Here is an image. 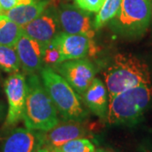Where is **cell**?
Returning <instances> with one entry per match:
<instances>
[{"label":"cell","mask_w":152,"mask_h":152,"mask_svg":"<svg viewBox=\"0 0 152 152\" xmlns=\"http://www.w3.org/2000/svg\"><path fill=\"white\" fill-rule=\"evenodd\" d=\"M152 102V83L129 88L109 98L107 122L110 125L138 124Z\"/></svg>","instance_id":"1"},{"label":"cell","mask_w":152,"mask_h":152,"mask_svg":"<svg viewBox=\"0 0 152 152\" xmlns=\"http://www.w3.org/2000/svg\"><path fill=\"white\" fill-rule=\"evenodd\" d=\"M27 92L23 121L26 128L46 132L59 124L58 110L37 74L26 78Z\"/></svg>","instance_id":"2"},{"label":"cell","mask_w":152,"mask_h":152,"mask_svg":"<svg viewBox=\"0 0 152 152\" xmlns=\"http://www.w3.org/2000/svg\"><path fill=\"white\" fill-rule=\"evenodd\" d=\"M108 97L129 88L151 83V74L146 63L135 56L118 53L104 73Z\"/></svg>","instance_id":"3"},{"label":"cell","mask_w":152,"mask_h":152,"mask_svg":"<svg viewBox=\"0 0 152 152\" xmlns=\"http://www.w3.org/2000/svg\"><path fill=\"white\" fill-rule=\"evenodd\" d=\"M43 86L54 103L58 113L66 121L82 123L88 116L82 98L58 73L48 66L40 71Z\"/></svg>","instance_id":"4"},{"label":"cell","mask_w":152,"mask_h":152,"mask_svg":"<svg viewBox=\"0 0 152 152\" xmlns=\"http://www.w3.org/2000/svg\"><path fill=\"white\" fill-rule=\"evenodd\" d=\"M151 16V0H122L118 13L108 24L115 33L134 39L146 32Z\"/></svg>","instance_id":"5"},{"label":"cell","mask_w":152,"mask_h":152,"mask_svg":"<svg viewBox=\"0 0 152 152\" xmlns=\"http://www.w3.org/2000/svg\"><path fill=\"white\" fill-rule=\"evenodd\" d=\"M57 15L61 31L81 35L93 41L96 30L91 12L84 10L75 4L64 3L57 6Z\"/></svg>","instance_id":"6"},{"label":"cell","mask_w":152,"mask_h":152,"mask_svg":"<svg viewBox=\"0 0 152 152\" xmlns=\"http://www.w3.org/2000/svg\"><path fill=\"white\" fill-rule=\"evenodd\" d=\"M4 91L8 101L5 126L14 127L24 117L27 92L26 77L20 72L10 74L4 81Z\"/></svg>","instance_id":"7"},{"label":"cell","mask_w":152,"mask_h":152,"mask_svg":"<svg viewBox=\"0 0 152 152\" xmlns=\"http://www.w3.org/2000/svg\"><path fill=\"white\" fill-rule=\"evenodd\" d=\"M51 68L58 73L81 96L96 78L94 66L84 58L66 60Z\"/></svg>","instance_id":"8"},{"label":"cell","mask_w":152,"mask_h":152,"mask_svg":"<svg viewBox=\"0 0 152 152\" xmlns=\"http://www.w3.org/2000/svg\"><path fill=\"white\" fill-rule=\"evenodd\" d=\"M23 33L35 39L42 47L46 46L61 31L57 15V6L53 2L32 21L22 26Z\"/></svg>","instance_id":"9"},{"label":"cell","mask_w":152,"mask_h":152,"mask_svg":"<svg viewBox=\"0 0 152 152\" xmlns=\"http://www.w3.org/2000/svg\"><path fill=\"white\" fill-rule=\"evenodd\" d=\"M43 147V132L15 128L4 140L0 152H36Z\"/></svg>","instance_id":"10"},{"label":"cell","mask_w":152,"mask_h":152,"mask_svg":"<svg viewBox=\"0 0 152 152\" xmlns=\"http://www.w3.org/2000/svg\"><path fill=\"white\" fill-rule=\"evenodd\" d=\"M24 72L30 75L40 72L43 67L42 47L35 39L24 33L15 46Z\"/></svg>","instance_id":"11"},{"label":"cell","mask_w":152,"mask_h":152,"mask_svg":"<svg viewBox=\"0 0 152 152\" xmlns=\"http://www.w3.org/2000/svg\"><path fill=\"white\" fill-rule=\"evenodd\" d=\"M86 134V129L80 122L64 120L52 129L43 132V147L53 151L70 140L85 138Z\"/></svg>","instance_id":"12"},{"label":"cell","mask_w":152,"mask_h":152,"mask_svg":"<svg viewBox=\"0 0 152 152\" xmlns=\"http://www.w3.org/2000/svg\"><path fill=\"white\" fill-rule=\"evenodd\" d=\"M60 49L62 62L85 58L94 51L93 41L81 35L60 31L54 38Z\"/></svg>","instance_id":"13"},{"label":"cell","mask_w":152,"mask_h":152,"mask_svg":"<svg viewBox=\"0 0 152 152\" xmlns=\"http://www.w3.org/2000/svg\"><path fill=\"white\" fill-rule=\"evenodd\" d=\"M87 108L101 119H107L108 109V92L106 85L100 79L95 78L83 96Z\"/></svg>","instance_id":"14"},{"label":"cell","mask_w":152,"mask_h":152,"mask_svg":"<svg viewBox=\"0 0 152 152\" xmlns=\"http://www.w3.org/2000/svg\"><path fill=\"white\" fill-rule=\"evenodd\" d=\"M53 2V0H37L29 4L15 6L10 10L4 12L3 15L22 26L39 16Z\"/></svg>","instance_id":"15"},{"label":"cell","mask_w":152,"mask_h":152,"mask_svg":"<svg viewBox=\"0 0 152 152\" xmlns=\"http://www.w3.org/2000/svg\"><path fill=\"white\" fill-rule=\"evenodd\" d=\"M22 34L21 26L12 21L4 15H0V44L15 48Z\"/></svg>","instance_id":"16"},{"label":"cell","mask_w":152,"mask_h":152,"mask_svg":"<svg viewBox=\"0 0 152 152\" xmlns=\"http://www.w3.org/2000/svg\"><path fill=\"white\" fill-rule=\"evenodd\" d=\"M121 3L122 0H105L103 5L94 17L93 26L96 31L103 27L113 19L119 10Z\"/></svg>","instance_id":"17"},{"label":"cell","mask_w":152,"mask_h":152,"mask_svg":"<svg viewBox=\"0 0 152 152\" xmlns=\"http://www.w3.org/2000/svg\"><path fill=\"white\" fill-rule=\"evenodd\" d=\"M20 68L15 48L0 44V69L9 74H14L19 72Z\"/></svg>","instance_id":"18"},{"label":"cell","mask_w":152,"mask_h":152,"mask_svg":"<svg viewBox=\"0 0 152 152\" xmlns=\"http://www.w3.org/2000/svg\"><path fill=\"white\" fill-rule=\"evenodd\" d=\"M96 147L88 139L80 138L67 142L52 152H96Z\"/></svg>","instance_id":"19"},{"label":"cell","mask_w":152,"mask_h":152,"mask_svg":"<svg viewBox=\"0 0 152 152\" xmlns=\"http://www.w3.org/2000/svg\"><path fill=\"white\" fill-rule=\"evenodd\" d=\"M42 63L43 66L48 67H53L62 63L60 49L54 39L42 47Z\"/></svg>","instance_id":"20"},{"label":"cell","mask_w":152,"mask_h":152,"mask_svg":"<svg viewBox=\"0 0 152 152\" xmlns=\"http://www.w3.org/2000/svg\"><path fill=\"white\" fill-rule=\"evenodd\" d=\"M75 4L84 10L97 13L103 5L105 0H74Z\"/></svg>","instance_id":"21"},{"label":"cell","mask_w":152,"mask_h":152,"mask_svg":"<svg viewBox=\"0 0 152 152\" xmlns=\"http://www.w3.org/2000/svg\"><path fill=\"white\" fill-rule=\"evenodd\" d=\"M19 0H0V6L4 12L10 10L18 5Z\"/></svg>","instance_id":"22"},{"label":"cell","mask_w":152,"mask_h":152,"mask_svg":"<svg viewBox=\"0 0 152 152\" xmlns=\"http://www.w3.org/2000/svg\"><path fill=\"white\" fill-rule=\"evenodd\" d=\"M6 117V106L3 102L0 101V122Z\"/></svg>","instance_id":"23"},{"label":"cell","mask_w":152,"mask_h":152,"mask_svg":"<svg viewBox=\"0 0 152 152\" xmlns=\"http://www.w3.org/2000/svg\"><path fill=\"white\" fill-rule=\"evenodd\" d=\"M37 0H19L18 1V5H23V4H31L34 3Z\"/></svg>","instance_id":"24"},{"label":"cell","mask_w":152,"mask_h":152,"mask_svg":"<svg viewBox=\"0 0 152 152\" xmlns=\"http://www.w3.org/2000/svg\"><path fill=\"white\" fill-rule=\"evenodd\" d=\"M36 152H52L49 149H48L47 147H42L39 150H37Z\"/></svg>","instance_id":"25"},{"label":"cell","mask_w":152,"mask_h":152,"mask_svg":"<svg viewBox=\"0 0 152 152\" xmlns=\"http://www.w3.org/2000/svg\"><path fill=\"white\" fill-rule=\"evenodd\" d=\"M96 152H112V151H105V150H102V149H99V150H96Z\"/></svg>","instance_id":"26"},{"label":"cell","mask_w":152,"mask_h":152,"mask_svg":"<svg viewBox=\"0 0 152 152\" xmlns=\"http://www.w3.org/2000/svg\"><path fill=\"white\" fill-rule=\"evenodd\" d=\"M4 13V11H3V10H2V8H1V6H0V15H2Z\"/></svg>","instance_id":"27"},{"label":"cell","mask_w":152,"mask_h":152,"mask_svg":"<svg viewBox=\"0 0 152 152\" xmlns=\"http://www.w3.org/2000/svg\"><path fill=\"white\" fill-rule=\"evenodd\" d=\"M151 15H152V0H151ZM151 19H152V16H151Z\"/></svg>","instance_id":"28"}]
</instances>
